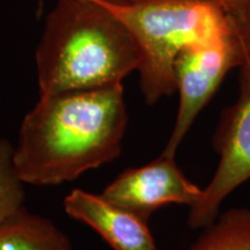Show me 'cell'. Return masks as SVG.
<instances>
[{
    "mask_svg": "<svg viewBox=\"0 0 250 250\" xmlns=\"http://www.w3.org/2000/svg\"><path fill=\"white\" fill-rule=\"evenodd\" d=\"M127 125L122 83L40 96L13 149L23 183L57 186L117 158Z\"/></svg>",
    "mask_w": 250,
    "mask_h": 250,
    "instance_id": "obj_1",
    "label": "cell"
},
{
    "mask_svg": "<svg viewBox=\"0 0 250 250\" xmlns=\"http://www.w3.org/2000/svg\"><path fill=\"white\" fill-rule=\"evenodd\" d=\"M40 96L122 83L138 71L132 34L101 0H56L36 48Z\"/></svg>",
    "mask_w": 250,
    "mask_h": 250,
    "instance_id": "obj_2",
    "label": "cell"
},
{
    "mask_svg": "<svg viewBox=\"0 0 250 250\" xmlns=\"http://www.w3.org/2000/svg\"><path fill=\"white\" fill-rule=\"evenodd\" d=\"M123 22L142 52L140 89L147 104L176 90L174 62L188 46L232 31L223 9L204 0H101Z\"/></svg>",
    "mask_w": 250,
    "mask_h": 250,
    "instance_id": "obj_3",
    "label": "cell"
},
{
    "mask_svg": "<svg viewBox=\"0 0 250 250\" xmlns=\"http://www.w3.org/2000/svg\"><path fill=\"white\" fill-rule=\"evenodd\" d=\"M239 70V96L221 112L212 139L219 154L217 170L201 198L190 206L188 224L192 228L213 223L225 198L250 180V59L243 58Z\"/></svg>",
    "mask_w": 250,
    "mask_h": 250,
    "instance_id": "obj_4",
    "label": "cell"
},
{
    "mask_svg": "<svg viewBox=\"0 0 250 250\" xmlns=\"http://www.w3.org/2000/svg\"><path fill=\"white\" fill-rule=\"evenodd\" d=\"M242 55L232 31L217 40L183 49L175 59L174 77L180 104L174 129L161 155L175 158L191 125L213 98L227 73L239 67Z\"/></svg>",
    "mask_w": 250,
    "mask_h": 250,
    "instance_id": "obj_5",
    "label": "cell"
},
{
    "mask_svg": "<svg viewBox=\"0 0 250 250\" xmlns=\"http://www.w3.org/2000/svg\"><path fill=\"white\" fill-rule=\"evenodd\" d=\"M202 192L203 189L184 176L174 158L160 155L144 167L123 171L102 196L147 221L162 206L173 203L193 205Z\"/></svg>",
    "mask_w": 250,
    "mask_h": 250,
    "instance_id": "obj_6",
    "label": "cell"
},
{
    "mask_svg": "<svg viewBox=\"0 0 250 250\" xmlns=\"http://www.w3.org/2000/svg\"><path fill=\"white\" fill-rule=\"evenodd\" d=\"M70 217L95 229L115 250H155L147 221L102 195L74 189L64 201Z\"/></svg>",
    "mask_w": 250,
    "mask_h": 250,
    "instance_id": "obj_7",
    "label": "cell"
},
{
    "mask_svg": "<svg viewBox=\"0 0 250 250\" xmlns=\"http://www.w3.org/2000/svg\"><path fill=\"white\" fill-rule=\"evenodd\" d=\"M0 250H72V246L51 220L23 206L0 223Z\"/></svg>",
    "mask_w": 250,
    "mask_h": 250,
    "instance_id": "obj_8",
    "label": "cell"
},
{
    "mask_svg": "<svg viewBox=\"0 0 250 250\" xmlns=\"http://www.w3.org/2000/svg\"><path fill=\"white\" fill-rule=\"evenodd\" d=\"M189 250H250V210L232 208L218 215Z\"/></svg>",
    "mask_w": 250,
    "mask_h": 250,
    "instance_id": "obj_9",
    "label": "cell"
},
{
    "mask_svg": "<svg viewBox=\"0 0 250 250\" xmlns=\"http://www.w3.org/2000/svg\"><path fill=\"white\" fill-rule=\"evenodd\" d=\"M13 149L8 140L0 139V223L24 206V183L14 170Z\"/></svg>",
    "mask_w": 250,
    "mask_h": 250,
    "instance_id": "obj_10",
    "label": "cell"
},
{
    "mask_svg": "<svg viewBox=\"0 0 250 250\" xmlns=\"http://www.w3.org/2000/svg\"><path fill=\"white\" fill-rule=\"evenodd\" d=\"M242 59H250V7L237 18H229Z\"/></svg>",
    "mask_w": 250,
    "mask_h": 250,
    "instance_id": "obj_11",
    "label": "cell"
},
{
    "mask_svg": "<svg viewBox=\"0 0 250 250\" xmlns=\"http://www.w3.org/2000/svg\"><path fill=\"white\" fill-rule=\"evenodd\" d=\"M223 9L229 18L242 15L250 7V0H204Z\"/></svg>",
    "mask_w": 250,
    "mask_h": 250,
    "instance_id": "obj_12",
    "label": "cell"
}]
</instances>
